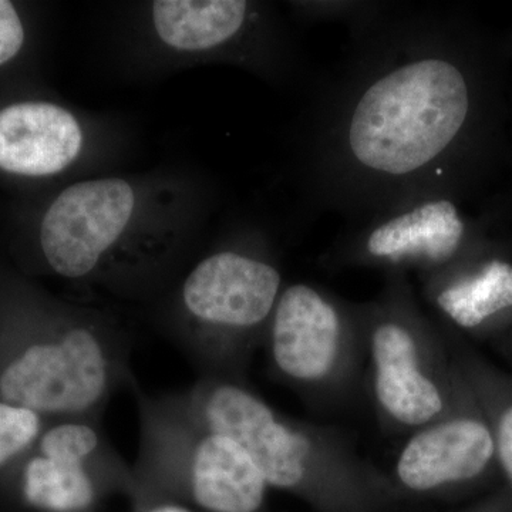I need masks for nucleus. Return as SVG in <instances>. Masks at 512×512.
Returning <instances> with one entry per match:
<instances>
[{
	"label": "nucleus",
	"instance_id": "9",
	"mask_svg": "<svg viewBox=\"0 0 512 512\" xmlns=\"http://www.w3.org/2000/svg\"><path fill=\"white\" fill-rule=\"evenodd\" d=\"M269 355L286 382L309 390L340 386L362 343L357 305L311 284L286 285L269 322Z\"/></svg>",
	"mask_w": 512,
	"mask_h": 512
},
{
	"label": "nucleus",
	"instance_id": "3",
	"mask_svg": "<svg viewBox=\"0 0 512 512\" xmlns=\"http://www.w3.org/2000/svg\"><path fill=\"white\" fill-rule=\"evenodd\" d=\"M127 376L124 340L86 313L53 312L0 328V399L47 419H99Z\"/></svg>",
	"mask_w": 512,
	"mask_h": 512
},
{
	"label": "nucleus",
	"instance_id": "4",
	"mask_svg": "<svg viewBox=\"0 0 512 512\" xmlns=\"http://www.w3.org/2000/svg\"><path fill=\"white\" fill-rule=\"evenodd\" d=\"M141 447L133 468L136 507L177 501L201 512H259L269 485L237 441L201 429L163 397L138 400Z\"/></svg>",
	"mask_w": 512,
	"mask_h": 512
},
{
	"label": "nucleus",
	"instance_id": "1",
	"mask_svg": "<svg viewBox=\"0 0 512 512\" xmlns=\"http://www.w3.org/2000/svg\"><path fill=\"white\" fill-rule=\"evenodd\" d=\"M349 29L348 52L309 128L313 201L357 222L451 195L476 97L450 20L436 6L386 2Z\"/></svg>",
	"mask_w": 512,
	"mask_h": 512
},
{
	"label": "nucleus",
	"instance_id": "17",
	"mask_svg": "<svg viewBox=\"0 0 512 512\" xmlns=\"http://www.w3.org/2000/svg\"><path fill=\"white\" fill-rule=\"evenodd\" d=\"M494 409L484 413L495 441V460L512 485V396L498 397Z\"/></svg>",
	"mask_w": 512,
	"mask_h": 512
},
{
	"label": "nucleus",
	"instance_id": "12",
	"mask_svg": "<svg viewBox=\"0 0 512 512\" xmlns=\"http://www.w3.org/2000/svg\"><path fill=\"white\" fill-rule=\"evenodd\" d=\"M83 131L69 110L22 101L0 110V170L20 177L63 173L80 156Z\"/></svg>",
	"mask_w": 512,
	"mask_h": 512
},
{
	"label": "nucleus",
	"instance_id": "14",
	"mask_svg": "<svg viewBox=\"0 0 512 512\" xmlns=\"http://www.w3.org/2000/svg\"><path fill=\"white\" fill-rule=\"evenodd\" d=\"M421 282L430 305L460 329L484 328L512 311V265L504 259L474 266L460 259Z\"/></svg>",
	"mask_w": 512,
	"mask_h": 512
},
{
	"label": "nucleus",
	"instance_id": "8",
	"mask_svg": "<svg viewBox=\"0 0 512 512\" xmlns=\"http://www.w3.org/2000/svg\"><path fill=\"white\" fill-rule=\"evenodd\" d=\"M356 224L333 248V259L389 276L413 271L423 279L443 271L464 258L470 239V227L447 194L413 198Z\"/></svg>",
	"mask_w": 512,
	"mask_h": 512
},
{
	"label": "nucleus",
	"instance_id": "11",
	"mask_svg": "<svg viewBox=\"0 0 512 512\" xmlns=\"http://www.w3.org/2000/svg\"><path fill=\"white\" fill-rule=\"evenodd\" d=\"M414 430L394 467L397 483L412 493L427 494L483 476L495 460L490 423L481 410L466 407Z\"/></svg>",
	"mask_w": 512,
	"mask_h": 512
},
{
	"label": "nucleus",
	"instance_id": "6",
	"mask_svg": "<svg viewBox=\"0 0 512 512\" xmlns=\"http://www.w3.org/2000/svg\"><path fill=\"white\" fill-rule=\"evenodd\" d=\"M284 288L281 271L264 254L228 248L202 259L181 288L192 356L211 369L234 366L266 336Z\"/></svg>",
	"mask_w": 512,
	"mask_h": 512
},
{
	"label": "nucleus",
	"instance_id": "13",
	"mask_svg": "<svg viewBox=\"0 0 512 512\" xmlns=\"http://www.w3.org/2000/svg\"><path fill=\"white\" fill-rule=\"evenodd\" d=\"M154 28L161 42L181 52H215L265 45L262 9L245 0H158Z\"/></svg>",
	"mask_w": 512,
	"mask_h": 512
},
{
	"label": "nucleus",
	"instance_id": "16",
	"mask_svg": "<svg viewBox=\"0 0 512 512\" xmlns=\"http://www.w3.org/2000/svg\"><path fill=\"white\" fill-rule=\"evenodd\" d=\"M386 2H363V0H313L293 3L299 18L306 22H345L349 28L372 18Z\"/></svg>",
	"mask_w": 512,
	"mask_h": 512
},
{
	"label": "nucleus",
	"instance_id": "2",
	"mask_svg": "<svg viewBox=\"0 0 512 512\" xmlns=\"http://www.w3.org/2000/svg\"><path fill=\"white\" fill-rule=\"evenodd\" d=\"M165 402L201 429L247 451L269 488L318 512H375L386 484L330 431L289 419L244 384L207 375Z\"/></svg>",
	"mask_w": 512,
	"mask_h": 512
},
{
	"label": "nucleus",
	"instance_id": "7",
	"mask_svg": "<svg viewBox=\"0 0 512 512\" xmlns=\"http://www.w3.org/2000/svg\"><path fill=\"white\" fill-rule=\"evenodd\" d=\"M23 503L42 512H92L114 491L133 497V470L111 448L99 419L52 420L13 468Z\"/></svg>",
	"mask_w": 512,
	"mask_h": 512
},
{
	"label": "nucleus",
	"instance_id": "19",
	"mask_svg": "<svg viewBox=\"0 0 512 512\" xmlns=\"http://www.w3.org/2000/svg\"><path fill=\"white\" fill-rule=\"evenodd\" d=\"M136 508L137 512H198L188 505L168 500L151 501Z\"/></svg>",
	"mask_w": 512,
	"mask_h": 512
},
{
	"label": "nucleus",
	"instance_id": "18",
	"mask_svg": "<svg viewBox=\"0 0 512 512\" xmlns=\"http://www.w3.org/2000/svg\"><path fill=\"white\" fill-rule=\"evenodd\" d=\"M25 43V28L18 10L8 0H0V66L19 55Z\"/></svg>",
	"mask_w": 512,
	"mask_h": 512
},
{
	"label": "nucleus",
	"instance_id": "15",
	"mask_svg": "<svg viewBox=\"0 0 512 512\" xmlns=\"http://www.w3.org/2000/svg\"><path fill=\"white\" fill-rule=\"evenodd\" d=\"M50 421L35 410L0 399V473H10L28 456Z\"/></svg>",
	"mask_w": 512,
	"mask_h": 512
},
{
	"label": "nucleus",
	"instance_id": "10",
	"mask_svg": "<svg viewBox=\"0 0 512 512\" xmlns=\"http://www.w3.org/2000/svg\"><path fill=\"white\" fill-rule=\"evenodd\" d=\"M136 208V192L123 178L80 181L57 195L40 224L47 266L80 281L99 271L119 244Z\"/></svg>",
	"mask_w": 512,
	"mask_h": 512
},
{
	"label": "nucleus",
	"instance_id": "5",
	"mask_svg": "<svg viewBox=\"0 0 512 512\" xmlns=\"http://www.w3.org/2000/svg\"><path fill=\"white\" fill-rule=\"evenodd\" d=\"M362 343L369 350L373 396L380 413L417 430L456 409L466 382L450 370L433 323L406 275L389 276L376 301L357 305Z\"/></svg>",
	"mask_w": 512,
	"mask_h": 512
}]
</instances>
